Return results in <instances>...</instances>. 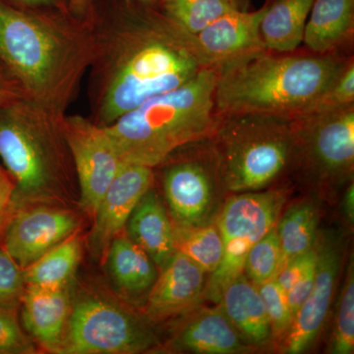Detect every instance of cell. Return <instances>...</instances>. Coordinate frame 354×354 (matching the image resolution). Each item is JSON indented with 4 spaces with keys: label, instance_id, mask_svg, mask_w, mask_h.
Listing matches in <instances>:
<instances>
[{
    "label": "cell",
    "instance_id": "4dcf8cb0",
    "mask_svg": "<svg viewBox=\"0 0 354 354\" xmlns=\"http://www.w3.org/2000/svg\"><path fill=\"white\" fill-rule=\"evenodd\" d=\"M36 353L34 341L18 321L17 309L0 306V354Z\"/></svg>",
    "mask_w": 354,
    "mask_h": 354
},
{
    "label": "cell",
    "instance_id": "f35d334b",
    "mask_svg": "<svg viewBox=\"0 0 354 354\" xmlns=\"http://www.w3.org/2000/svg\"><path fill=\"white\" fill-rule=\"evenodd\" d=\"M344 213L348 223L353 225L354 221V185L349 184L344 196Z\"/></svg>",
    "mask_w": 354,
    "mask_h": 354
},
{
    "label": "cell",
    "instance_id": "5bb4252c",
    "mask_svg": "<svg viewBox=\"0 0 354 354\" xmlns=\"http://www.w3.org/2000/svg\"><path fill=\"white\" fill-rule=\"evenodd\" d=\"M315 283L311 292L297 312L292 325L283 342V353H306L315 344L327 318L342 264L339 239L327 236L317 239Z\"/></svg>",
    "mask_w": 354,
    "mask_h": 354
},
{
    "label": "cell",
    "instance_id": "9a60e30c",
    "mask_svg": "<svg viewBox=\"0 0 354 354\" xmlns=\"http://www.w3.org/2000/svg\"><path fill=\"white\" fill-rule=\"evenodd\" d=\"M265 11V3L257 10L232 11L195 35L207 66L218 68L266 50L260 32Z\"/></svg>",
    "mask_w": 354,
    "mask_h": 354
},
{
    "label": "cell",
    "instance_id": "ba28073f",
    "mask_svg": "<svg viewBox=\"0 0 354 354\" xmlns=\"http://www.w3.org/2000/svg\"><path fill=\"white\" fill-rule=\"evenodd\" d=\"M285 203V194L279 190L234 193L227 198L216 221L223 258L205 283L204 299L218 304L228 283L243 274L249 251L276 227Z\"/></svg>",
    "mask_w": 354,
    "mask_h": 354
},
{
    "label": "cell",
    "instance_id": "d590c367",
    "mask_svg": "<svg viewBox=\"0 0 354 354\" xmlns=\"http://www.w3.org/2000/svg\"><path fill=\"white\" fill-rule=\"evenodd\" d=\"M317 260H318V257H317ZM317 260L305 270L301 277L295 281V285L291 286L290 290L286 292L293 315L297 314L298 310L308 297L312 288H313L314 283H315Z\"/></svg>",
    "mask_w": 354,
    "mask_h": 354
},
{
    "label": "cell",
    "instance_id": "4fadbf2b",
    "mask_svg": "<svg viewBox=\"0 0 354 354\" xmlns=\"http://www.w3.org/2000/svg\"><path fill=\"white\" fill-rule=\"evenodd\" d=\"M153 169L125 164L109 186L97 205L88 245L93 257L106 260L109 246L127 227L133 209L147 191L153 187Z\"/></svg>",
    "mask_w": 354,
    "mask_h": 354
},
{
    "label": "cell",
    "instance_id": "44dd1931",
    "mask_svg": "<svg viewBox=\"0 0 354 354\" xmlns=\"http://www.w3.org/2000/svg\"><path fill=\"white\" fill-rule=\"evenodd\" d=\"M353 30L354 0H313L302 43L312 53L344 50L353 41Z\"/></svg>",
    "mask_w": 354,
    "mask_h": 354
},
{
    "label": "cell",
    "instance_id": "ab89813d",
    "mask_svg": "<svg viewBox=\"0 0 354 354\" xmlns=\"http://www.w3.org/2000/svg\"><path fill=\"white\" fill-rule=\"evenodd\" d=\"M28 8H53L57 7V0H14Z\"/></svg>",
    "mask_w": 354,
    "mask_h": 354
},
{
    "label": "cell",
    "instance_id": "d6a6232c",
    "mask_svg": "<svg viewBox=\"0 0 354 354\" xmlns=\"http://www.w3.org/2000/svg\"><path fill=\"white\" fill-rule=\"evenodd\" d=\"M354 104V62L351 60L329 90L310 109L309 114L325 113ZM305 115V116H306Z\"/></svg>",
    "mask_w": 354,
    "mask_h": 354
},
{
    "label": "cell",
    "instance_id": "30bf717a",
    "mask_svg": "<svg viewBox=\"0 0 354 354\" xmlns=\"http://www.w3.org/2000/svg\"><path fill=\"white\" fill-rule=\"evenodd\" d=\"M79 187V209L92 220L123 162L106 127L82 115L62 118Z\"/></svg>",
    "mask_w": 354,
    "mask_h": 354
},
{
    "label": "cell",
    "instance_id": "74e56055",
    "mask_svg": "<svg viewBox=\"0 0 354 354\" xmlns=\"http://www.w3.org/2000/svg\"><path fill=\"white\" fill-rule=\"evenodd\" d=\"M94 0H68L69 12L84 21H95L93 17Z\"/></svg>",
    "mask_w": 354,
    "mask_h": 354
},
{
    "label": "cell",
    "instance_id": "ac0fdd59",
    "mask_svg": "<svg viewBox=\"0 0 354 354\" xmlns=\"http://www.w3.org/2000/svg\"><path fill=\"white\" fill-rule=\"evenodd\" d=\"M172 337L176 351L197 354H239L255 351L234 329L220 307L193 310Z\"/></svg>",
    "mask_w": 354,
    "mask_h": 354
},
{
    "label": "cell",
    "instance_id": "1f68e13d",
    "mask_svg": "<svg viewBox=\"0 0 354 354\" xmlns=\"http://www.w3.org/2000/svg\"><path fill=\"white\" fill-rule=\"evenodd\" d=\"M24 290V271L0 245V306L18 309Z\"/></svg>",
    "mask_w": 354,
    "mask_h": 354
},
{
    "label": "cell",
    "instance_id": "d4e9b609",
    "mask_svg": "<svg viewBox=\"0 0 354 354\" xmlns=\"http://www.w3.org/2000/svg\"><path fill=\"white\" fill-rule=\"evenodd\" d=\"M319 218L318 209L309 202L293 204L279 216L277 232L281 249V270L286 262L315 246Z\"/></svg>",
    "mask_w": 354,
    "mask_h": 354
},
{
    "label": "cell",
    "instance_id": "f1b7e54d",
    "mask_svg": "<svg viewBox=\"0 0 354 354\" xmlns=\"http://www.w3.org/2000/svg\"><path fill=\"white\" fill-rule=\"evenodd\" d=\"M330 353L353 354L354 353V270L349 262L346 281L339 297L335 317V329L330 342Z\"/></svg>",
    "mask_w": 354,
    "mask_h": 354
},
{
    "label": "cell",
    "instance_id": "2e32d148",
    "mask_svg": "<svg viewBox=\"0 0 354 354\" xmlns=\"http://www.w3.org/2000/svg\"><path fill=\"white\" fill-rule=\"evenodd\" d=\"M205 274L199 266L176 251L147 295L146 318L152 324L164 322L199 307Z\"/></svg>",
    "mask_w": 354,
    "mask_h": 354
},
{
    "label": "cell",
    "instance_id": "f546056e",
    "mask_svg": "<svg viewBox=\"0 0 354 354\" xmlns=\"http://www.w3.org/2000/svg\"><path fill=\"white\" fill-rule=\"evenodd\" d=\"M271 326L272 342H283L292 325V311L286 291L276 279L257 286Z\"/></svg>",
    "mask_w": 354,
    "mask_h": 354
},
{
    "label": "cell",
    "instance_id": "4316f807",
    "mask_svg": "<svg viewBox=\"0 0 354 354\" xmlns=\"http://www.w3.org/2000/svg\"><path fill=\"white\" fill-rule=\"evenodd\" d=\"M174 245L177 252L206 272L212 274L223 258V241L216 223L200 225H174Z\"/></svg>",
    "mask_w": 354,
    "mask_h": 354
},
{
    "label": "cell",
    "instance_id": "60d3db41",
    "mask_svg": "<svg viewBox=\"0 0 354 354\" xmlns=\"http://www.w3.org/2000/svg\"><path fill=\"white\" fill-rule=\"evenodd\" d=\"M124 1L129 2V3H140L144 4V6H158L160 0H124Z\"/></svg>",
    "mask_w": 354,
    "mask_h": 354
},
{
    "label": "cell",
    "instance_id": "e0dca14e",
    "mask_svg": "<svg viewBox=\"0 0 354 354\" xmlns=\"http://www.w3.org/2000/svg\"><path fill=\"white\" fill-rule=\"evenodd\" d=\"M71 288L25 286L20 304L24 329L35 344L48 353H57L64 337L73 298Z\"/></svg>",
    "mask_w": 354,
    "mask_h": 354
},
{
    "label": "cell",
    "instance_id": "ffe728a7",
    "mask_svg": "<svg viewBox=\"0 0 354 354\" xmlns=\"http://www.w3.org/2000/svg\"><path fill=\"white\" fill-rule=\"evenodd\" d=\"M243 341L254 349L272 342L271 326L257 286L245 274L237 277L223 290L218 302Z\"/></svg>",
    "mask_w": 354,
    "mask_h": 354
},
{
    "label": "cell",
    "instance_id": "8d00e7d4",
    "mask_svg": "<svg viewBox=\"0 0 354 354\" xmlns=\"http://www.w3.org/2000/svg\"><path fill=\"white\" fill-rule=\"evenodd\" d=\"M14 189L15 185L9 174L0 179V243L3 239L7 225L15 211Z\"/></svg>",
    "mask_w": 354,
    "mask_h": 354
},
{
    "label": "cell",
    "instance_id": "277c9868",
    "mask_svg": "<svg viewBox=\"0 0 354 354\" xmlns=\"http://www.w3.org/2000/svg\"><path fill=\"white\" fill-rule=\"evenodd\" d=\"M64 115L48 113L28 100L0 111V158L15 185V209L38 205L79 209Z\"/></svg>",
    "mask_w": 354,
    "mask_h": 354
},
{
    "label": "cell",
    "instance_id": "7402d4cb",
    "mask_svg": "<svg viewBox=\"0 0 354 354\" xmlns=\"http://www.w3.org/2000/svg\"><path fill=\"white\" fill-rule=\"evenodd\" d=\"M104 261L114 285L130 297L148 295L158 278L157 266L125 230L111 242Z\"/></svg>",
    "mask_w": 354,
    "mask_h": 354
},
{
    "label": "cell",
    "instance_id": "d6986e66",
    "mask_svg": "<svg viewBox=\"0 0 354 354\" xmlns=\"http://www.w3.org/2000/svg\"><path fill=\"white\" fill-rule=\"evenodd\" d=\"M125 232L162 270L176 253L174 223L157 191L151 187L133 209Z\"/></svg>",
    "mask_w": 354,
    "mask_h": 354
},
{
    "label": "cell",
    "instance_id": "8992f818",
    "mask_svg": "<svg viewBox=\"0 0 354 354\" xmlns=\"http://www.w3.org/2000/svg\"><path fill=\"white\" fill-rule=\"evenodd\" d=\"M218 116L209 143L221 184L230 192L265 190L297 165L295 120L249 113Z\"/></svg>",
    "mask_w": 354,
    "mask_h": 354
},
{
    "label": "cell",
    "instance_id": "3957f363",
    "mask_svg": "<svg viewBox=\"0 0 354 354\" xmlns=\"http://www.w3.org/2000/svg\"><path fill=\"white\" fill-rule=\"evenodd\" d=\"M346 50H264L218 67L216 114L304 118L353 60Z\"/></svg>",
    "mask_w": 354,
    "mask_h": 354
},
{
    "label": "cell",
    "instance_id": "9c48e42d",
    "mask_svg": "<svg viewBox=\"0 0 354 354\" xmlns=\"http://www.w3.org/2000/svg\"><path fill=\"white\" fill-rule=\"evenodd\" d=\"M298 162L324 183H346L354 165V104L295 120Z\"/></svg>",
    "mask_w": 354,
    "mask_h": 354
},
{
    "label": "cell",
    "instance_id": "5b68a950",
    "mask_svg": "<svg viewBox=\"0 0 354 354\" xmlns=\"http://www.w3.org/2000/svg\"><path fill=\"white\" fill-rule=\"evenodd\" d=\"M216 82V69L206 67L189 82L104 127L123 162L155 169L184 147L211 139L220 120Z\"/></svg>",
    "mask_w": 354,
    "mask_h": 354
},
{
    "label": "cell",
    "instance_id": "6da1fadb",
    "mask_svg": "<svg viewBox=\"0 0 354 354\" xmlns=\"http://www.w3.org/2000/svg\"><path fill=\"white\" fill-rule=\"evenodd\" d=\"M94 37L90 95L92 120L101 127L189 82L209 67L194 35L158 6L124 1L113 19L94 23Z\"/></svg>",
    "mask_w": 354,
    "mask_h": 354
},
{
    "label": "cell",
    "instance_id": "8fae6325",
    "mask_svg": "<svg viewBox=\"0 0 354 354\" xmlns=\"http://www.w3.org/2000/svg\"><path fill=\"white\" fill-rule=\"evenodd\" d=\"M218 183H221L220 171L211 147L207 152L167 165L162 188L174 225L211 223Z\"/></svg>",
    "mask_w": 354,
    "mask_h": 354
},
{
    "label": "cell",
    "instance_id": "e575fe53",
    "mask_svg": "<svg viewBox=\"0 0 354 354\" xmlns=\"http://www.w3.org/2000/svg\"><path fill=\"white\" fill-rule=\"evenodd\" d=\"M27 100V95L17 79L0 62V111L11 108Z\"/></svg>",
    "mask_w": 354,
    "mask_h": 354
},
{
    "label": "cell",
    "instance_id": "603a6c76",
    "mask_svg": "<svg viewBox=\"0 0 354 354\" xmlns=\"http://www.w3.org/2000/svg\"><path fill=\"white\" fill-rule=\"evenodd\" d=\"M312 4L313 0H266L260 24L266 50L276 53L297 50L304 41Z\"/></svg>",
    "mask_w": 354,
    "mask_h": 354
},
{
    "label": "cell",
    "instance_id": "83f0119b",
    "mask_svg": "<svg viewBox=\"0 0 354 354\" xmlns=\"http://www.w3.org/2000/svg\"><path fill=\"white\" fill-rule=\"evenodd\" d=\"M281 267V249L277 225L249 251L244 265L247 279L259 286L276 279Z\"/></svg>",
    "mask_w": 354,
    "mask_h": 354
},
{
    "label": "cell",
    "instance_id": "7a4b0ae2",
    "mask_svg": "<svg viewBox=\"0 0 354 354\" xmlns=\"http://www.w3.org/2000/svg\"><path fill=\"white\" fill-rule=\"evenodd\" d=\"M94 23L0 0V62L30 102L66 114L94 59Z\"/></svg>",
    "mask_w": 354,
    "mask_h": 354
},
{
    "label": "cell",
    "instance_id": "7c38bea8",
    "mask_svg": "<svg viewBox=\"0 0 354 354\" xmlns=\"http://www.w3.org/2000/svg\"><path fill=\"white\" fill-rule=\"evenodd\" d=\"M80 215L66 207L38 206L15 209L1 246L22 270L79 232Z\"/></svg>",
    "mask_w": 354,
    "mask_h": 354
},
{
    "label": "cell",
    "instance_id": "836d02e7",
    "mask_svg": "<svg viewBox=\"0 0 354 354\" xmlns=\"http://www.w3.org/2000/svg\"><path fill=\"white\" fill-rule=\"evenodd\" d=\"M318 257L317 253L316 244L308 252L297 256L286 262L285 266L281 268V271L277 274L276 279L279 286L288 292L291 286L295 285V281L301 277L305 270L309 267L312 263L315 262Z\"/></svg>",
    "mask_w": 354,
    "mask_h": 354
},
{
    "label": "cell",
    "instance_id": "b9f144b4",
    "mask_svg": "<svg viewBox=\"0 0 354 354\" xmlns=\"http://www.w3.org/2000/svg\"><path fill=\"white\" fill-rule=\"evenodd\" d=\"M6 176H8V174L0 167V179L4 178Z\"/></svg>",
    "mask_w": 354,
    "mask_h": 354
},
{
    "label": "cell",
    "instance_id": "484cf974",
    "mask_svg": "<svg viewBox=\"0 0 354 354\" xmlns=\"http://www.w3.org/2000/svg\"><path fill=\"white\" fill-rule=\"evenodd\" d=\"M158 7L169 19L195 36L221 16L249 9V0H160Z\"/></svg>",
    "mask_w": 354,
    "mask_h": 354
},
{
    "label": "cell",
    "instance_id": "52a82bcc",
    "mask_svg": "<svg viewBox=\"0 0 354 354\" xmlns=\"http://www.w3.org/2000/svg\"><path fill=\"white\" fill-rule=\"evenodd\" d=\"M158 344L152 323L101 295L72 298L64 337L55 354H137Z\"/></svg>",
    "mask_w": 354,
    "mask_h": 354
},
{
    "label": "cell",
    "instance_id": "cb8c5ba5",
    "mask_svg": "<svg viewBox=\"0 0 354 354\" xmlns=\"http://www.w3.org/2000/svg\"><path fill=\"white\" fill-rule=\"evenodd\" d=\"M79 232L72 234L23 270L25 286L46 288L71 286L82 259L83 239Z\"/></svg>",
    "mask_w": 354,
    "mask_h": 354
}]
</instances>
